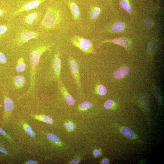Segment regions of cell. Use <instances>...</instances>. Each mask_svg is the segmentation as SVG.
Instances as JSON below:
<instances>
[{
  "label": "cell",
  "instance_id": "obj_22",
  "mask_svg": "<svg viewBox=\"0 0 164 164\" xmlns=\"http://www.w3.org/2000/svg\"><path fill=\"white\" fill-rule=\"evenodd\" d=\"M92 105V104L91 102L84 101L80 104L79 108L80 110H85L90 108Z\"/></svg>",
  "mask_w": 164,
  "mask_h": 164
},
{
  "label": "cell",
  "instance_id": "obj_18",
  "mask_svg": "<svg viewBox=\"0 0 164 164\" xmlns=\"http://www.w3.org/2000/svg\"><path fill=\"white\" fill-rule=\"evenodd\" d=\"M124 24L121 22H117L114 24L111 27V30L115 32H120L123 30Z\"/></svg>",
  "mask_w": 164,
  "mask_h": 164
},
{
  "label": "cell",
  "instance_id": "obj_24",
  "mask_svg": "<svg viewBox=\"0 0 164 164\" xmlns=\"http://www.w3.org/2000/svg\"><path fill=\"white\" fill-rule=\"evenodd\" d=\"M47 137L49 140L56 143H60V138L54 134L49 133L47 134Z\"/></svg>",
  "mask_w": 164,
  "mask_h": 164
},
{
  "label": "cell",
  "instance_id": "obj_10",
  "mask_svg": "<svg viewBox=\"0 0 164 164\" xmlns=\"http://www.w3.org/2000/svg\"><path fill=\"white\" fill-rule=\"evenodd\" d=\"M67 3L73 18L75 20L80 19V12L77 5L75 2L70 0L68 1Z\"/></svg>",
  "mask_w": 164,
  "mask_h": 164
},
{
  "label": "cell",
  "instance_id": "obj_9",
  "mask_svg": "<svg viewBox=\"0 0 164 164\" xmlns=\"http://www.w3.org/2000/svg\"><path fill=\"white\" fill-rule=\"evenodd\" d=\"M57 82L59 88L66 102L70 105H73L75 103L74 98L68 92L60 79L57 80Z\"/></svg>",
  "mask_w": 164,
  "mask_h": 164
},
{
  "label": "cell",
  "instance_id": "obj_26",
  "mask_svg": "<svg viewBox=\"0 0 164 164\" xmlns=\"http://www.w3.org/2000/svg\"><path fill=\"white\" fill-rule=\"evenodd\" d=\"M8 29V27L5 25H0V38L7 31Z\"/></svg>",
  "mask_w": 164,
  "mask_h": 164
},
{
  "label": "cell",
  "instance_id": "obj_25",
  "mask_svg": "<svg viewBox=\"0 0 164 164\" xmlns=\"http://www.w3.org/2000/svg\"><path fill=\"white\" fill-rule=\"evenodd\" d=\"M113 104V101L111 100H109L105 102L104 106L106 109H109L111 108Z\"/></svg>",
  "mask_w": 164,
  "mask_h": 164
},
{
  "label": "cell",
  "instance_id": "obj_28",
  "mask_svg": "<svg viewBox=\"0 0 164 164\" xmlns=\"http://www.w3.org/2000/svg\"><path fill=\"white\" fill-rule=\"evenodd\" d=\"M7 59L5 55L0 51V63L4 64L7 62Z\"/></svg>",
  "mask_w": 164,
  "mask_h": 164
},
{
  "label": "cell",
  "instance_id": "obj_5",
  "mask_svg": "<svg viewBox=\"0 0 164 164\" xmlns=\"http://www.w3.org/2000/svg\"><path fill=\"white\" fill-rule=\"evenodd\" d=\"M42 14V12L38 10L28 12L23 15L21 22L27 26H34L39 21Z\"/></svg>",
  "mask_w": 164,
  "mask_h": 164
},
{
  "label": "cell",
  "instance_id": "obj_7",
  "mask_svg": "<svg viewBox=\"0 0 164 164\" xmlns=\"http://www.w3.org/2000/svg\"><path fill=\"white\" fill-rule=\"evenodd\" d=\"M47 0H29L26 1L12 14L11 16L14 17L22 12L36 8L42 3Z\"/></svg>",
  "mask_w": 164,
  "mask_h": 164
},
{
  "label": "cell",
  "instance_id": "obj_23",
  "mask_svg": "<svg viewBox=\"0 0 164 164\" xmlns=\"http://www.w3.org/2000/svg\"><path fill=\"white\" fill-rule=\"evenodd\" d=\"M96 90L98 94L101 95H105L107 92L106 88L102 84L99 85L97 87Z\"/></svg>",
  "mask_w": 164,
  "mask_h": 164
},
{
  "label": "cell",
  "instance_id": "obj_27",
  "mask_svg": "<svg viewBox=\"0 0 164 164\" xmlns=\"http://www.w3.org/2000/svg\"><path fill=\"white\" fill-rule=\"evenodd\" d=\"M65 126L67 130L72 131L75 128V126L73 124L70 123L66 122L65 123Z\"/></svg>",
  "mask_w": 164,
  "mask_h": 164
},
{
  "label": "cell",
  "instance_id": "obj_34",
  "mask_svg": "<svg viewBox=\"0 0 164 164\" xmlns=\"http://www.w3.org/2000/svg\"><path fill=\"white\" fill-rule=\"evenodd\" d=\"M0 152L5 154L7 153L6 150L4 148L0 146Z\"/></svg>",
  "mask_w": 164,
  "mask_h": 164
},
{
  "label": "cell",
  "instance_id": "obj_2",
  "mask_svg": "<svg viewBox=\"0 0 164 164\" xmlns=\"http://www.w3.org/2000/svg\"><path fill=\"white\" fill-rule=\"evenodd\" d=\"M51 45L43 43L38 45L32 49L29 54V61L31 68L30 86L27 93L30 92L35 86L36 69L41 56L47 50H50Z\"/></svg>",
  "mask_w": 164,
  "mask_h": 164
},
{
  "label": "cell",
  "instance_id": "obj_1",
  "mask_svg": "<svg viewBox=\"0 0 164 164\" xmlns=\"http://www.w3.org/2000/svg\"><path fill=\"white\" fill-rule=\"evenodd\" d=\"M62 15L61 11L58 7H48L43 19L40 22V28L45 30L55 29L61 22Z\"/></svg>",
  "mask_w": 164,
  "mask_h": 164
},
{
  "label": "cell",
  "instance_id": "obj_33",
  "mask_svg": "<svg viewBox=\"0 0 164 164\" xmlns=\"http://www.w3.org/2000/svg\"><path fill=\"white\" fill-rule=\"evenodd\" d=\"M100 153L101 151L98 149H96L93 152L94 155L96 156H98L100 154Z\"/></svg>",
  "mask_w": 164,
  "mask_h": 164
},
{
  "label": "cell",
  "instance_id": "obj_4",
  "mask_svg": "<svg viewBox=\"0 0 164 164\" xmlns=\"http://www.w3.org/2000/svg\"><path fill=\"white\" fill-rule=\"evenodd\" d=\"M73 44L85 54L94 52L93 46L91 41L78 36H73L71 39Z\"/></svg>",
  "mask_w": 164,
  "mask_h": 164
},
{
  "label": "cell",
  "instance_id": "obj_8",
  "mask_svg": "<svg viewBox=\"0 0 164 164\" xmlns=\"http://www.w3.org/2000/svg\"><path fill=\"white\" fill-rule=\"evenodd\" d=\"M69 62L72 76L77 86L80 89L81 85L78 63L74 59L71 57L69 58Z\"/></svg>",
  "mask_w": 164,
  "mask_h": 164
},
{
  "label": "cell",
  "instance_id": "obj_36",
  "mask_svg": "<svg viewBox=\"0 0 164 164\" xmlns=\"http://www.w3.org/2000/svg\"><path fill=\"white\" fill-rule=\"evenodd\" d=\"M4 12V11L0 9V16L2 15Z\"/></svg>",
  "mask_w": 164,
  "mask_h": 164
},
{
  "label": "cell",
  "instance_id": "obj_6",
  "mask_svg": "<svg viewBox=\"0 0 164 164\" xmlns=\"http://www.w3.org/2000/svg\"><path fill=\"white\" fill-rule=\"evenodd\" d=\"M61 67L60 52L57 49L53 56L51 67L52 77L54 79L57 80L60 79Z\"/></svg>",
  "mask_w": 164,
  "mask_h": 164
},
{
  "label": "cell",
  "instance_id": "obj_31",
  "mask_svg": "<svg viewBox=\"0 0 164 164\" xmlns=\"http://www.w3.org/2000/svg\"><path fill=\"white\" fill-rule=\"evenodd\" d=\"M80 159L79 158H76L73 159L71 161L69 162L68 164H77L80 162Z\"/></svg>",
  "mask_w": 164,
  "mask_h": 164
},
{
  "label": "cell",
  "instance_id": "obj_11",
  "mask_svg": "<svg viewBox=\"0 0 164 164\" xmlns=\"http://www.w3.org/2000/svg\"><path fill=\"white\" fill-rule=\"evenodd\" d=\"M4 112L5 116L10 112L14 107L13 101L10 98L6 96L4 97Z\"/></svg>",
  "mask_w": 164,
  "mask_h": 164
},
{
  "label": "cell",
  "instance_id": "obj_19",
  "mask_svg": "<svg viewBox=\"0 0 164 164\" xmlns=\"http://www.w3.org/2000/svg\"><path fill=\"white\" fill-rule=\"evenodd\" d=\"M34 116L36 119L48 123L52 124L53 122L52 118L48 116L38 115Z\"/></svg>",
  "mask_w": 164,
  "mask_h": 164
},
{
  "label": "cell",
  "instance_id": "obj_32",
  "mask_svg": "<svg viewBox=\"0 0 164 164\" xmlns=\"http://www.w3.org/2000/svg\"><path fill=\"white\" fill-rule=\"evenodd\" d=\"M26 164H37L38 162L35 161L34 160H29L25 163Z\"/></svg>",
  "mask_w": 164,
  "mask_h": 164
},
{
  "label": "cell",
  "instance_id": "obj_13",
  "mask_svg": "<svg viewBox=\"0 0 164 164\" xmlns=\"http://www.w3.org/2000/svg\"><path fill=\"white\" fill-rule=\"evenodd\" d=\"M25 77L22 76H15L14 78L15 86L17 88H20L23 87L25 82Z\"/></svg>",
  "mask_w": 164,
  "mask_h": 164
},
{
  "label": "cell",
  "instance_id": "obj_30",
  "mask_svg": "<svg viewBox=\"0 0 164 164\" xmlns=\"http://www.w3.org/2000/svg\"><path fill=\"white\" fill-rule=\"evenodd\" d=\"M0 133L4 135L6 138L10 139V138L9 136L6 134V132L0 127Z\"/></svg>",
  "mask_w": 164,
  "mask_h": 164
},
{
  "label": "cell",
  "instance_id": "obj_20",
  "mask_svg": "<svg viewBox=\"0 0 164 164\" xmlns=\"http://www.w3.org/2000/svg\"><path fill=\"white\" fill-rule=\"evenodd\" d=\"M23 127L24 129L29 135L32 137L35 136V133L29 125L26 124H24Z\"/></svg>",
  "mask_w": 164,
  "mask_h": 164
},
{
  "label": "cell",
  "instance_id": "obj_35",
  "mask_svg": "<svg viewBox=\"0 0 164 164\" xmlns=\"http://www.w3.org/2000/svg\"><path fill=\"white\" fill-rule=\"evenodd\" d=\"M109 161L107 159L103 160L101 162V163L102 164H109Z\"/></svg>",
  "mask_w": 164,
  "mask_h": 164
},
{
  "label": "cell",
  "instance_id": "obj_16",
  "mask_svg": "<svg viewBox=\"0 0 164 164\" xmlns=\"http://www.w3.org/2000/svg\"><path fill=\"white\" fill-rule=\"evenodd\" d=\"M112 42L114 43L121 45L127 47L129 46V43L127 39L124 37H120L113 39Z\"/></svg>",
  "mask_w": 164,
  "mask_h": 164
},
{
  "label": "cell",
  "instance_id": "obj_15",
  "mask_svg": "<svg viewBox=\"0 0 164 164\" xmlns=\"http://www.w3.org/2000/svg\"><path fill=\"white\" fill-rule=\"evenodd\" d=\"M121 132L123 135L128 138H132L134 137V132L131 129L128 128L126 127L122 128Z\"/></svg>",
  "mask_w": 164,
  "mask_h": 164
},
{
  "label": "cell",
  "instance_id": "obj_3",
  "mask_svg": "<svg viewBox=\"0 0 164 164\" xmlns=\"http://www.w3.org/2000/svg\"><path fill=\"white\" fill-rule=\"evenodd\" d=\"M42 35L39 32L22 28L16 32L13 37V43L16 46H20L32 39H38Z\"/></svg>",
  "mask_w": 164,
  "mask_h": 164
},
{
  "label": "cell",
  "instance_id": "obj_21",
  "mask_svg": "<svg viewBox=\"0 0 164 164\" xmlns=\"http://www.w3.org/2000/svg\"><path fill=\"white\" fill-rule=\"evenodd\" d=\"M121 4L122 7L127 12L129 13L132 12V8L127 1L123 0L121 1Z\"/></svg>",
  "mask_w": 164,
  "mask_h": 164
},
{
  "label": "cell",
  "instance_id": "obj_29",
  "mask_svg": "<svg viewBox=\"0 0 164 164\" xmlns=\"http://www.w3.org/2000/svg\"><path fill=\"white\" fill-rule=\"evenodd\" d=\"M145 24L147 27H150L152 25V22L151 20L148 19L145 21Z\"/></svg>",
  "mask_w": 164,
  "mask_h": 164
},
{
  "label": "cell",
  "instance_id": "obj_12",
  "mask_svg": "<svg viewBox=\"0 0 164 164\" xmlns=\"http://www.w3.org/2000/svg\"><path fill=\"white\" fill-rule=\"evenodd\" d=\"M129 71V69L128 67H124L115 71L113 73V76L116 78H122L125 77Z\"/></svg>",
  "mask_w": 164,
  "mask_h": 164
},
{
  "label": "cell",
  "instance_id": "obj_14",
  "mask_svg": "<svg viewBox=\"0 0 164 164\" xmlns=\"http://www.w3.org/2000/svg\"><path fill=\"white\" fill-rule=\"evenodd\" d=\"M26 65L24 62V60L22 57L19 58L17 61V64L16 67V70L18 73L24 71L26 68Z\"/></svg>",
  "mask_w": 164,
  "mask_h": 164
},
{
  "label": "cell",
  "instance_id": "obj_17",
  "mask_svg": "<svg viewBox=\"0 0 164 164\" xmlns=\"http://www.w3.org/2000/svg\"><path fill=\"white\" fill-rule=\"evenodd\" d=\"M101 12L100 9L97 7L92 8L90 12V17L92 20L96 19L99 16Z\"/></svg>",
  "mask_w": 164,
  "mask_h": 164
}]
</instances>
